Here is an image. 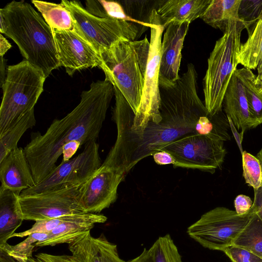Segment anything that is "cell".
I'll use <instances>...</instances> for the list:
<instances>
[{"label": "cell", "instance_id": "46", "mask_svg": "<svg viewBox=\"0 0 262 262\" xmlns=\"http://www.w3.org/2000/svg\"><path fill=\"white\" fill-rule=\"evenodd\" d=\"M6 60L3 57H1V87L3 85L6 76H5V66Z\"/></svg>", "mask_w": 262, "mask_h": 262}, {"label": "cell", "instance_id": "6", "mask_svg": "<svg viewBox=\"0 0 262 262\" xmlns=\"http://www.w3.org/2000/svg\"><path fill=\"white\" fill-rule=\"evenodd\" d=\"M46 77L41 70L25 59L7 67L2 86L0 137L25 116L34 112Z\"/></svg>", "mask_w": 262, "mask_h": 262}, {"label": "cell", "instance_id": "23", "mask_svg": "<svg viewBox=\"0 0 262 262\" xmlns=\"http://www.w3.org/2000/svg\"><path fill=\"white\" fill-rule=\"evenodd\" d=\"M32 3L54 30L75 32V24L70 12L60 3L33 0Z\"/></svg>", "mask_w": 262, "mask_h": 262}, {"label": "cell", "instance_id": "11", "mask_svg": "<svg viewBox=\"0 0 262 262\" xmlns=\"http://www.w3.org/2000/svg\"><path fill=\"white\" fill-rule=\"evenodd\" d=\"M161 150L167 151L174 158V168L198 169L212 174L221 166L227 152L224 141L196 133L186 135Z\"/></svg>", "mask_w": 262, "mask_h": 262}, {"label": "cell", "instance_id": "30", "mask_svg": "<svg viewBox=\"0 0 262 262\" xmlns=\"http://www.w3.org/2000/svg\"><path fill=\"white\" fill-rule=\"evenodd\" d=\"M86 10L91 14L99 18H113L134 23L128 16L120 3L103 0H89L85 2Z\"/></svg>", "mask_w": 262, "mask_h": 262}, {"label": "cell", "instance_id": "40", "mask_svg": "<svg viewBox=\"0 0 262 262\" xmlns=\"http://www.w3.org/2000/svg\"><path fill=\"white\" fill-rule=\"evenodd\" d=\"M81 146L80 143L77 141H72L66 144L62 148V155L63 156L62 162H66L70 160Z\"/></svg>", "mask_w": 262, "mask_h": 262}, {"label": "cell", "instance_id": "34", "mask_svg": "<svg viewBox=\"0 0 262 262\" xmlns=\"http://www.w3.org/2000/svg\"><path fill=\"white\" fill-rule=\"evenodd\" d=\"M243 175L246 183L257 190L262 186V169L258 159L244 151L242 154Z\"/></svg>", "mask_w": 262, "mask_h": 262}, {"label": "cell", "instance_id": "44", "mask_svg": "<svg viewBox=\"0 0 262 262\" xmlns=\"http://www.w3.org/2000/svg\"><path fill=\"white\" fill-rule=\"evenodd\" d=\"M227 119H228V122L229 123L230 127L233 134H234L235 139L236 142L238 145L239 149L242 154L243 151H242V147L241 144H242V141L243 136H242L241 134L240 135L238 134V133L237 132V130H236V127L234 126V125L232 123L231 119L228 117H227Z\"/></svg>", "mask_w": 262, "mask_h": 262}, {"label": "cell", "instance_id": "16", "mask_svg": "<svg viewBox=\"0 0 262 262\" xmlns=\"http://www.w3.org/2000/svg\"><path fill=\"white\" fill-rule=\"evenodd\" d=\"M0 180L1 186L19 195L36 185L24 148L13 149L0 161Z\"/></svg>", "mask_w": 262, "mask_h": 262}, {"label": "cell", "instance_id": "37", "mask_svg": "<svg viewBox=\"0 0 262 262\" xmlns=\"http://www.w3.org/2000/svg\"><path fill=\"white\" fill-rule=\"evenodd\" d=\"M235 212L239 215L247 213L250 210L253 202L251 198L244 194L237 195L234 201Z\"/></svg>", "mask_w": 262, "mask_h": 262}, {"label": "cell", "instance_id": "3", "mask_svg": "<svg viewBox=\"0 0 262 262\" xmlns=\"http://www.w3.org/2000/svg\"><path fill=\"white\" fill-rule=\"evenodd\" d=\"M4 34L17 45L25 59L47 78L60 63L53 30L29 3L13 1L0 9Z\"/></svg>", "mask_w": 262, "mask_h": 262}, {"label": "cell", "instance_id": "26", "mask_svg": "<svg viewBox=\"0 0 262 262\" xmlns=\"http://www.w3.org/2000/svg\"><path fill=\"white\" fill-rule=\"evenodd\" d=\"M221 113L214 116L208 114L201 117L196 123L195 132L215 140H230L228 132L229 123L227 117L225 118Z\"/></svg>", "mask_w": 262, "mask_h": 262}, {"label": "cell", "instance_id": "47", "mask_svg": "<svg viewBox=\"0 0 262 262\" xmlns=\"http://www.w3.org/2000/svg\"><path fill=\"white\" fill-rule=\"evenodd\" d=\"M257 68L258 75L256 77V81L257 85L260 86L262 85V59L259 62Z\"/></svg>", "mask_w": 262, "mask_h": 262}, {"label": "cell", "instance_id": "1", "mask_svg": "<svg viewBox=\"0 0 262 262\" xmlns=\"http://www.w3.org/2000/svg\"><path fill=\"white\" fill-rule=\"evenodd\" d=\"M197 79L196 71L189 68L172 86L160 87L161 121L149 123L138 134L116 141L102 165L126 174L143 159L196 133V122L208 114L198 94Z\"/></svg>", "mask_w": 262, "mask_h": 262}, {"label": "cell", "instance_id": "32", "mask_svg": "<svg viewBox=\"0 0 262 262\" xmlns=\"http://www.w3.org/2000/svg\"><path fill=\"white\" fill-rule=\"evenodd\" d=\"M48 234L45 233H33L16 245L12 246L6 243L0 245V248L19 262H25L28 257H33L32 252L35 243L46 239Z\"/></svg>", "mask_w": 262, "mask_h": 262}, {"label": "cell", "instance_id": "25", "mask_svg": "<svg viewBox=\"0 0 262 262\" xmlns=\"http://www.w3.org/2000/svg\"><path fill=\"white\" fill-rule=\"evenodd\" d=\"M235 72L244 85L249 107L257 126L262 124V94L256 83V76L244 67L236 69Z\"/></svg>", "mask_w": 262, "mask_h": 262}, {"label": "cell", "instance_id": "28", "mask_svg": "<svg viewBox=\"0 0 262 262\" xmlns=\"http://www.w3.org/2000/svg\"><path fill=\"white\" fill-rule=\"evenodd\" d=\"M158 1L125 0L120 2L126 14L138 26L139 38L148 28H150L151 12L156 9Z\"/></svg>", "mask_w": 262, "mask_h": 262}, {"label": "cell", "instance_id": "17", "mask_svg": "<svg viewBox=\"0 0 262 262\" xmlns=\"http://www.w3.org/2000/svg\"><path fill=\"white\" fill-rule=\"evenodd\" d=\"M91 231L76 237L69 245L72 255L80 262H129L121 259L117 246L109 242L103 233L97 237Z\"/></svg>", "mask_w": 262, "mask_h": 262}, {"label": "cell", "instance_id": "21", "mask_svg": "<svg viewBox=\"0 0 262 262\" xmlns=\"http://www.w3.org/2000/svg\"><path fill=\"white\" fill-rule=\"evenodd\" d=\"M19 195L0 187V245L7 243L24 221L17 203Z\"/></svg>", "mask_w": 262, "mask_h": 262}, {"label": "cell", "instance_id": "8", "mask_svg": "<svg viewBox=\"0 0 262 262\" xmlns=\"http://www.w3.org/2000/svg\"><path fill=\"white\" fill-rule=\"evenodd\" d=\"M60 3L71 13L75 24V33L99 55L120 39L135 40L139 38V28L134 23L96 17L79 1L63 0Z\"/></svg>", "mask_w": 262, "mask_h": 262}, {"label": "cell", "instance_id": "19", "mask_svg": "<svg viewBox=\"0 0 262 262\" xmlns=\"http://www.w3.org/2000/svg\"><path fill=\"white\" fill-rule=\"evenodd\" d=\"M107 217L100 213L74 214L49 233L48 237L35 243V247L54 246L69 244L80 235L91 231L96 224L103 223Z\"/></svg>", "mask_w": 262, "mask_h": 262}, {"label": "cell", "instance_id": "36", "mask_svg": "<svg viewBox=\"0 0 262 262\" xmlns=\"http://www.w3.org/2000/svg\"><path fill=\"white\" fill-rule=\"evenodd\" d=\"M231 262H262V259L242 247L230 245L222 251Z\"/></svg>", "mask_w": 262, "mask_h": 262}, {"label": "cell", "instance_id": "20", "mask_svg": "<svg viewBox=\"0 0 262 262\" xmlns=\"http://www.w3.org/2000/svg\"><path fill=\"white\" fill-rule=\"evenodd\" d=\"M211 0H159L156 9L164 29L172 21L190 24L204 13Z\"/></svg>", "mask_w": 262, "mask_h": 262}, {"label": "cell", "instance_id": "49", "mask_svg": "<svg viewBox=\"0 0 262 262\" xmlns=\"http://www.w3.org/2000/svg\"><path fill=\"white\" fill-rule=\"evenodd\" d=\"M256 157L259 160L262 169V148L258 152Z\"/></svg>", "mask_w": 262, "mask_h": 262}, {"label": "cell", "instance_id": "14", "mask_svg": "<svg viewBox=\"0 0 262 262\" xmlns=\"http://www.w3.org/2000/svg\"><path fill=\"white\" fill-rule=\"evenodd\" d=\"M60 66L72 76L77 71L98 67L102 61L95 49L76 33L54 30Z\"/></svg>", "mask_w": 262, "mask_h": 262}, {"label": "cell", "instance_id": "38", "mask_svg": "<svg viewBox=\"0 0 262 262\" xmlns=\"http://www.w3.org/2000/svg\"><path fill=\"white\" fill-rule=\"evenodd\" d=\"M35 256L45 262H80L72 255H52L40 253Z\"/></svg>", "mask_w": 262, "mask_h": 262}, {"label": "cell", "instance_id": "50", "mask_svg": "<svg viewBox=\"0 0 262 262\" xmlns=\"http://www.w3.org/2000/svg\"><path fill=\"white\" fill-rule=\"evenodd\" d=\"M259 92L262 94V85L258 86Z\"/></svg>", "mask_w": 262, "mask_h": 262}, {"label": "cell", "instance_id": "39", "mask_svg": "<svg viewBox=\"0 0 262 262\" xmlns=\"http://www.w3.org/2000/svg\"><path fill=\"white\" fill-rule=\"evenodd\" d=\"M155 163L160 165L176 164V160L172 156L166 151L161 150L154 153L152 155Z\"/></svg>", "mask_w": 262, "mask_h": 262}, {"label": "cell", "instance_id": "43", "mask_svg": "<svg viewBox=\"0 0 262 262\" xmlns=\"http://www.w3.org/2000/svg\"><path fill=\"white\" fill-rule=\"evenodd\" d=\"M11 45L7 39L1 33L0 35V55L3 57L5 53L11 48Z\"/></svg>", "mask_w": 262, "mask_h": 262}, {"label": "cell", "instance_id": "24", "mask_svg": "<svg viewBox=\"0 0 262 262\" xmlns=\"http://www.w3.org/2000/svg\"><path fill=\"white\" fill-rule=\"evenodd\" d=\"M262 59V17L257 22L248 38L241 43L237 55L238 64L254 70Z\"/></svg>", "mask_w": 262, "mask_h": 262}, {"label": "cell", "instance_id": "2", "mask_svg": "<svg viewBox=\"0 0 262 262\" xmlns=\"http://www.w3.org/2000/svg\"><path fill=\"white\" fill-rule=\"evenodd\" d=\"M114 95L110 82H93L88 90L82 92L79 103L70 113L53 120L43 135L32 133L24 149L36 184L56 167L66 144L77 141L82 146L96 141Z\"/></svg>", "mask_w": 262, "mask_h": 262}, {"label": "cell", "instance_id": "27", "mask_svg": "<svg viewBox=\"0 0 262 262\" xmlns=\"http://www.w3.org/2000/svg\"><path fill=\"white\" fill-rule=\"evenodd\" d=\"M233 245L246 249L262 259V221L255 213Z\"/></svg>", "mask_w": 262, "mask_h": 262}, {"label": "cell", "instance_id": "29", "mask_svg": "<svg viewBox=\"0 0 262 262\" xmlns=\"http://www.w3.org/2000/svg\"><path fill=\"white\" fill-rule=\"evenodd\" d=\"M36 124L34 112L20 119L5 134L0 137V161L13 149L17 147V144L29 128Z\"/></svg>", "mask_w": 262, "mask_h": 262}, {"label": "cell", "instance_id": "22", "mask_svg": "<svg viewBox=\"0 0 262 262\" xmlns=\"http://www.w3.org/2000/svg\"><path fill=\"white\" fill-rule=\"evenodd\" d=\"M241 2V0H211L200 18L208 25L224 33L231 19H239Z\"/></svg>", "mask_w": 262, "mask_h": 262}, {"label": "cell", "instance_id": "35", "mask_svg": "<svg viewBox=\"0 0 262 262\" xmlns=\"http://www.w3.org/2000/svg\"><path fill=\"white\" fill-rule=\"evenodd\" d=\"M73 215L69 214L56 218L37 221L29 229L21 232H15L11 237H24L35 233L49 234L60 224L70 219Z\"/></svg>", "mask_w": 262, "mask_h": 262}, {"label": "cell", "instance_id": "12", "mask_svg": "<svg viewBox=\"0 0 262 262\" xmlns=\"http://www.w3.org/2000/svg\"><path fill=\"white\" fill-rule=\"evenodd\" d=\"M96 141L84 145L76 157L61 163L42 181L21 191L20 195L40 193L54 189L84 183L102 165Z\"/></svg>", "mask_w": 262, "mask_h": 262}, {"label": "cell", "instance_id": "5", "mask_svg": "<svg viewBox=\"0 0 262 262\" xmlns=\"http://www.w3.org/2000/svg\"><path fill=\"white\" fill-rule=\"evenodd\" d=\"M150 23V48L140 104L134 119L124 116L113 119L117 126L118 140L138 134L149 123L157 124L161 119L159 75L162 36L165 29L161 25L156 9L151 12Z\"/></svg>", "mask_w": 262, "mask_h": 262}, {"label": "cell", "instance_id": "42", "mask_svg": "<svg viewBox=\"0 0 262 262\" xmlns=\"http://www.w3.org/2000/svg\"><path fill=\"white\" fill-rule=\"evenodd\" d=\"M129 261V262H152L148 250L145 248L139 256Z\"/></svg>", "mask_w": 262, "mask_h": 262}, {"label": "cell", "instance_id": "7", "mask_svg": "<svg viewBox=\"0 0 262 262\" xmlns=\"http://www.w3.org/2000/svg\"><path fill=\"white\" fill-rule=\"evenodd\" d=\"M244 29L245 26L239 19H231L223 35L216 40L208 59L203 92L204 104L211 116L222 112L225 92L238 64L237 55Z\"/></svg>", "mask_w": 262, "mask_h": 262}, {"label": "cell", "instance_id": "4", "mask_svg": "<svg viewBox=\"0 0 262 262\" xmlns=\"http://www.w3.org/2000/svg\"><path fill=\"white\" fill-rule=\"evenodd\" d=\"M149 48L146 37L122 39L99 54L105 80L118 89L135 115L142 96Z\"/></svg>", "mask_w": 262, "mask_h": 262}, {"label": "cell", "instance_id": "31", "mask_svg": "<svg viewBox=\"0 0 262 262\" xmlns=\"http://www.w3.org/2000/svg\"><path fill=\"white\" fill-rule=\"evenodd\" d=\"M148 250L152 262H182L178 249L169 234L159 237Z\"/></svg>", "mask_w": 262, "mask_h": 262}, {"label": "cell", "instance_id": "15", "mask_svg": "<svg viewBox=\"0 0 262 262\" xmlns=\"http://www.w3.org/2000/svg\"><path fill=\"white\" fill-rule=\"evenodd\" d=\"M189 25L187 21H172L165 28L161 47L160 87L171 86L180 78L181 51Z\"/></svg>", "mask_w": 262, "mask_h": 262}, {"label": "cell", "instance_id": "48", "mask_svg": "<svg viewBox=\"0 0 262 262\" xmlns=\"http://www.w3.org/2000/svg\"><path fill=\"white\" fill-rule=\"evenodd\" d=\"M25 262H45L44 261L38 258H34L33 257H28Z\"/></svg>", "mask_w": 262, "mask_h": 262}, {"label": "cell", "instance_id": "45", "mask_svg": "<svg viewBox=\"0 0 262 262\" xmlns=\"http://www.w3.org/2000/svg\"><path fill=\"white\" fill-rule=\"evenodd\" d=\"M0 262H19L0 248Z\"/></svg>", "mask_w": 262, "mask_h": 262}, {"label": "cell", "instance_id": "9", "mask_svg": "<svg viewBox=\"0 0 262 262\" xmlns=\"http://www.w3.org/2000/svg\"><path fill=\"white\" fill-rule=\"evenodd\" d=\"M254 213L252 206L249 212L243 215L224 207H217L189 226L187 233L203 247L222 251L233 245Z\"/></svg>", "mask_w": 262, "mask_h": 262}, {"label": "cell", "instance_id": "10", "mask_svg": "<svg viewBox=\"0 0 262 262\" xmlns=\"http://www.w3.org/2000/svg\"><path fill=\"white\" fill-rule=\"evenodd\" d=\"M82 184L19 195L17 203L21 217L23 220L36 222L69 214L86 213L80 200Z\"/></svg>", "mask_w": 262, "mask_h": 262}, {"label": "cell", "instance_id": "18", "mask_svg": "<svg viewBox=\"0 0 262 262\" xmlns=\"http://www.w3.org/2000/svg\"><path fill=\"white\" fill-rule=\"evenodd\" d=\"M223 107L227 117L231 119L236 128L242 129L243 137L247 129L256 127L249 107L244 85L235 71L225 92Z\"/></svg>", "mask_w": 262, "mask_h": 262}, {"label": "cell", "instance_id": "13", "mask_svg": "<svg viewBox=\"0 0 262 262\" xmlns=\"http://www.w3.org/2000/svg\"><path fill=\"white\" fill-rule=\"evenodd\" d=\"M125 174L101 165L82 184L80 203L85 213H100L117 199L119 184Z\"/></svg>", "mask_w": 262, "mask_h": 262}, {"label": "cell", "instance_id": "41", "mask_svg": "<svg viewBox=\"0 0 262 262\" xmlns=\"http://www.w3.org/2000/svg\"><path fill=\"white\" fill-rule=\"evenodd\" d=\"M254 199L252 208L262 221V186L257 190H254Z\"/></svg>", "mask_w": 262, "mask_h": 262}, {"label": "cell", "instance_id": "33", "mask_svg": "<svg viewBox=\"0 0 262 262\" xmlns=\"http://www.w3.org/2000/svg\"><path fill=\"white\" fill-rule=\"evenodd\" d=\"M238 16L248 35L250 34L257 22L262 17V0H241Z\"/></svg>", "mask_w": 262, "mask_h": 262}]
</instances>
